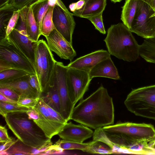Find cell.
<instances>
[{"instance_id": "cell-1", "label": "cell", "mask_w": 155, "mask_h": 155, "mask_svg": "<svg viewBox=\"0 0 155 155\" xmlns=\"http://www.w3.org/2000/svg\"><path fill=\"white\" fill-rule=\"evenodd\" d=\"M114 110L113 99L103 86L74 107L70 119L91 128L112 125Z\"/></svg>"}, {"instance_id": "cell-2", "label": "cell", "mask_w": 155, "mask_h": 155, "mask_svg": "<svg viewBox=\"0 0 155 155\" xmlns=\"http://www.w3.org/2000/svg\"><path fill=\"white\" fill-rule=\"evenodd\" d=\"M109 140L117 148V153H147L146 147L155 138L151 124L127 122L102 127Z\"/></svg>"}, {"instance_id": "cell-3", "label": "cell", "mask_w": 155, "mask_h": 155, "mask_svg": "<svg viewBox=\"0 0 155 155\" xmlns=\"http://www.w3.org/2000/svg\"><path fill=\"white\" fill-rule=\"evenodd\" d=\"M104 41L110 54L119 59L132 62L139 58L140 45L123 23L112 25Z\"/></svg>"}, {"instance_id": "cell-4", "label": "cell", "mask_w": 155, "mask_h": 155, "mask_svg": "<svg viewBox=\"0 0 155 155\" xmlns=\"http://www.w3.org/2000/svg\"><path fill=\"white\" fill-rule=\"evenodd\" d=\"M3 117L9 128L25 144L36 148L52 144L51 139L46 136L33 120L29 118L26 112L9 113Z\"/></svg>"}, {"instance_id": "cell-5", "label": "cell", "mask_w": 155, "mask_h": 155, "mask_svg": "<svg viewBox=\"0 0 155 155\" xmlns=\"http://www.w3.org/2000/svg\"><path fill=\"white\" fill-rule=\"evenodd\" d=\"M124 104L135 115L155 120V85L133 90Z\"/></svg>"}, {"instance_id": "cell-6", "label": "cell", "mask_w": 155, "mask_h": 155, "mask_svg": "<svg viewBox=\"0 0 155 155\" xmlns=\"http://www.w3.org/2000/svg\"><path fill=\"white\" fill-rule=\"evenodd\" d=\"M56 62L46 42L43 39L38 40L34 69L42 93L46 94L52 84Z\"/></svg>"}, {"instance_id": "cell-7", "label": "cell", "mask_w": 155, "mask_h": 155, "mask_svg": "<svg viewBox=\"0 0 155 155\" xmlns=\"http://www.w3.org/2000/svg\"><path fill=\"white\" fill-rule=\"evenodd\" d=\"M155 10L145 2L139 0L138 4L130 30L145 39L155 36Z\"/></svg>"}, {"instance_id": "cell-8", "label": "cell", "mask_w": 155, "mask_h": 155, "mask_svg": "<svg viewBox=\"0 0 155 155\" xmlns=\"http://www.w3.org/2000/svg\"><path fill=\"white\" fill-rule=\"evenodd\" d=\"M68 69L61 62H56L53 78L56 85L61 104L60 114L68 122L75 106L71 100L68 90L67 74Z\"/></svg>"}, {"instance_id": "cell-9", "label": "cell", "mask_w": 155, "mask_h": 155, "mask_svg": "<svg viewBox=\"0 0 155 155\" xmlns=\"http://www.w3.org/2000/svg\"><path fill=\"white\" fill-rule=\"evenodd\" d=\"M92 79L89 73L68 68L67 74V85L71 100L74 106L79 100L82 99Z\"/></svg>"}, {"instance_id": "cell-10", "label": "cell", "mask_w": 155, "mask_h": 155, "mask_svg": "<svg viewBox=\"0 0 155 155\" xmlns=\"http://www.w3.org/2000/svg\"><path fill=\"white\" fill-rule=\"evenodd\" d=\"M38 114L39 118L34 121L42 129L46 136L51 139L58 135L66 124L60 121L49 112L43 97H40L36 105L32 108Z\"/></svg>"}, {"instance_id": "cell-11", "label": "cell", "mask_w": 155, "mask_h": 155, "mask_svg": "<svg viewBox=\"0 0 155 155\" xmlns=\"http://www.w3.org/2000/svg\"><path fill=\"white\" fill-rule=\"evenodd\" d=\"M0 59L15 68L22 70L30 74H35L32 64L12 44L7 37L0 40Z\"/></svg>"}, {"instance_id": "cell-12", "label": "cell", "mask_w": 155, "mask_h": 155, "mask_svg": "<svg viewBox=\"0 0 155 155\" xmlns=\"http://www.w3.org/2000/svg\"><path fill=\"white\" fill-rule=\"evenodd\" d=\"M52 20L55 29L71 45L75 23L72 13L54 5Z\"/></svg>"}, {"instance_id": "cell-13", "label": "cell", "mask_w": 155, "mask_h": 155, "mask_svg": "<svg viewBox=\"0 0 155 155\" xmlns=\"http://www.w3.org/2000/svg\"><path fill=\"white\" fill-rule=\"evenodd\" d=\"M7 37L12 44L30 62L34 68L35 52L38 42L31 41L26 33L20 31L15 28Z\"/></svg>"}, {"instance_id": "cell-14", "label": "cell", "mask_w": 155, "mask_h": 155, "mask_svg": "<svg viewBox=\"0 0 155 155\" xmlns=\"http://www.w3.org/2000/svg\"><path fill=\"white\" fill-rule=\"evenodd\" d=\"M49 49L61 58L70 61L77 55L76 52L71 45L55 29L45 37Z\"/></svg>"}, {"instance_id": "cell-15", "label": "cell", "mask_w": 155, "mask_h": 155, "mask_svg": "<svg viewBox=\"0 0 155 155\" xmlns=\"http://www.w3.org/2000/svg\"><path fill=\"white\" fill-rule=\"evenodd\" d=\"M110 56L108 51L99 50L76 59L67 66L69 68L77 69L89 73L98 63Z\"/></svg>"}, {"instance_id": "cell-16", "label": "cell", "mask_w": 155, "mask_h": 155, "mask_svg": "<svg viewBox=\"0 0 155 155\" xmlns=\"http://www.w3.org/2000/svg\"><path fill=\"white\" fill-rule=\"evenodd\" d=\"M93 133L86 126L70 122L65 124L58 135L62 139L82 143L91 137Z\"/></svg>"}, {"instance_id": "cell-17", "label": "cell", "mask_w": 155, "mask_h": 155, "mask_svg": "<svg viewBox=\"0 0 155 155\" xmlns=\"http://www.w3.org/2000/svg\"><path fill=\"white\" fill-rule=\"evenodd\" d=\"M28 74L11 81L0 83V87L10 88L20 96L35 98L40 97L41 95L29 84L28 81Z\"/></svg>"}, {"instance_id": "cell-18", "label": "cell", "mask_w": 155, "mask_h": 155, "mask_svg": "<svg viewBox=\"0 0 155 155\" xmlns=\"http://www.w3.org/2000/svg\"><path fill=\"white\" fill-rule=\"evenodd\" d=\"M89 74L92 79L102 77L117 80L120 79L117 69L110 56L98 63L91 70Z\"/></svg>"}, {"instance_id": "cell-19", "label": "cell", "mask_w": 155, "mask_h": 155, "mask_svg": "<svg viewBox=\"0 0 155 155\" xmlns=\"http://www.w3.org/2000/svg\"><path fill=\"white\" fill-rule=\"evenodd\" d=\"M84 0L83 7L73 12V15L88 19L103 13L106 5V0Z\"/></svg>"}, {"instance_id": "cell-20", "label": "cell", "mask_w": 155, "mask_h": 155, "mask_svg": "<svg viewBox=\"0 0 155 155\" xmlns=\"http://www.w3.org/2000/svg\"><path fill=\"white\" fill-rule=\"evenodd\" d=\"M139 0H126L122 7L121 19L130 29L137 9Z\"/></svg>"}, {"instance_id": "cell-21", "label": "cell", "mask_w": 155, "mask_h": 155, "mask_svg": "<svg viewBox=\"0 0 155 155\" xmlns=\"http://www.w3.org/2000/svg\"><path fill=\"white\" fill-rule=\"evenodd\" d=\"M26 25L28 38L33 41L38 42L41 35L39 27L35 19L32 10L30 6L26 16Z\"/></svg>"}, {"instance_id": "cell-22", "label": "cell", "mask_w": 155, "mask_h": 155, "mask_svg": "<svg viewBox=\"0 0 155 155\" xmlns=\"http://www.w3.org/2000/svg\"><path fill=\"white\" fill-rule=\"evenodd\" d=\"M139 55L146 61L155 63V36L144 40L140 46Z\"/></svg>"}, {"instance_id": "cell-23", "label": "cell", "mask_w": 155, "mask_h": 155, "mask_svg": "<svg viewBox=\"0 0 155 155\" xmlns=\"http://www.w3.org/2000/svg\"><path fill=\"white\" fill-rule=\"evenodd\" d=\"M45 96L42 97L47 104L60 114V99L56 85L53 77L52 84L50 86Z\"/></svg>"}, {"instance_id": "cell-24", "label": "cell", "mask_w": 155, "mask_h": 155, "mask_svg": "<svg viewBox=\"0 0 155 155\" xmlns=\"http://www.w3.org/2000/svg\"><path fill=\"white\" fill-rule=\"evenodd\" d=\"M7 155H41L38 148L28 146L18 139L16 142L5 151Z\"/></svg>"}, {"instance_id": "cell-25", "label": "cell", "mask_w": 155, "mask_h": 155, "mask_svg": "<svg viewBox=\"0 0 155 155\" xmlns=\"http://www.w3.org/2000/svg\"><path fill=\"white\" fill-rule=\"evenodd\" d=\"M50 5H53L48 0H37L29 6L40 29L42 19Z\"/></svg>"}, {"instance_id": "cell-26", "label": "cell", "mask_w": 155, "mask_h": 155, "mask_svg": "<svg viewBox=\"0 0 155 155\" xmlns=\"http://www.w3.org/2000/svg\"><path fill=\"white\" fill-rule=\"evenodd\" d=\"M54 5H50L41 21L40 30L41 35L46 37L55 29L52 20Z\"/></svg>"}, {"instance_id": "cell-27", "label": "cell", "mask_w": 155, "mask_h": 155, "mask_svg": "<svg viewBox=\"0 0 155 155\" xmlns=\"http://www.w3.org/2000/svg\"><path fill=\"white\" fill-rule=\"evenodd\" d=\"M84 152L92 154L114 153L113 149L107 144L100 141L94 140L90 142L88 147Z\"/></svg>"}, {"instance_id": "cell-28", "label": "cell", "mask_w": 155, "mask_h": 155, "mask_svg": "<svg viewBox=\"0 0 155 155\" xmlns=\"http://www.w3.org/2000/svg\"><path fill=\"white\" fill-rule=\"evenodd\" d=\"M14 10L10 9L0 10V40L6 38V30Z\"/></svg>"}, {"instance_id": "cell-29", "label": "cell", "mask_w": 155, "mask_h": 155, "mask_svg": "<svg viewBox=\"0 0 155 155\" xmlns=\"http://www.w3.org/2000/svg\"><path fill=\"white\" fill-rule=\"evenodd\" d=\"M54 144L63 150H78L84 152L88 147L90 142L80 143L63 139H59Z\"/></svg>"}, {"instance_id": "cell-30", "label": "cell", "mask_w": 155, "mask_h": 155, "mask_svg": "<svg viewBox=\"0 0 155 155\" xmlns=\"http://www.w3.org/2000/svg\"><path fill=\"white\" fill-rule=\"evenodd\" d=\"M28 74L22 70L12 68L0 71V83L5 82L21 77Z\"/></svg>"}, {"instance_id": "cell-31", "label": "cell", "mask_w": 155, "mask_h": 155, "mask_svg": "<svg viewBox=\"0 0 155 155\" xmlns=\"http://www.w3.org/2000/svg\"><path fill=\"white\" fill-rule=\"evenodd\" d=\"M32 108L17 104L0 101V114L3 117L8 113L17 112H27Z\"/></svg>"}, {"instance_id": "cell-32", "label": "cell", "mask_w": 155, "mask_h": 155, "mask_svg": "<svg viewBox=\"0 0 155 155\" xmlns=\"http://www.w3.org/2000/svg\"><path fill=\"white\" fill-rule=\"evenodd\" d=\"M36 0H10L8 5L1 9H10L14 11L20 9L25 6H29Z\"/></svg>"}, {"instance_id": "cell-33", "label": "cell", "mask_w": 155, "mask_h": 155, "mask_svg": "<svg viewBox=\"0 0 155 155\" xmlns=\"http://www.w3.org/2000/svg\"><path fill=\"white\" fill-rule=\"evenodd\" d=\"M93 136L94 140L100 141L105 143L112 148L114 151L115 147L108 139L102 130V127L95 129Z\"/></svg>"}, {"instance_id": "cell-34", "label": "cell", "mask_w": 155, "mask_h": 155, "mask_svg": "<svg viewBox=\"0 0 155 155\" xmlns=\"http://www.w3.org/2000/svg\"><path fill=\"white\" fill-rule=\"evenodd\" d=\"M40 97H31L20 96L17 104L22 106L32 108L36 105Z\"/></svg>"}, {"instance_id": "cell-35", "label": "cell", "mask_w": 155, "mask_h": 155, "mask_svg": "<svg viewBox=\"0 0 155 155\" xmlns=\"http://www.w3.org/2000/svg\"><path fill=\"white\" fill-rule=\"evenodd\" d=\"M102 13L89 18L88 19L93 24L97 30L101 33L105 34L106 33V31L103 21Z\"/></svg>"}, {"instance_id": "cell-36", "label": "cell", "mask_w": 155, "mask_h": 155, "mask_svg": "<svg viewBox=\"0 0 155 155\" xmlns=\"http://www.w3.org/2000/svg\"><path fill=\"white\" fill-rule=\"evenodd\" d=\"M19 15V9L14 11L10 18L6 30V35L8 36L14 29L18 21Z\"/></svg>"}, {"instance_id": "cell-37", "label": "cell", "mask_w": 155, "mask_h": 155, "mask_svg": "<svg viewBox=\"0 0 155 155\" xmlns=\"http://www.w3.org/2000/svg\"><path fill=\"white\" fill-rule=\"evenodd\" d=\"M0 94L17 102L20 97V95L14 90L8 87H0Z\"/></svg>"}, {"instance_id": "cell-38", "label": "cell", "mask_w": 155, "mask_h": 155, "mask_svg": "<svg viewBox=\"0 0 155 155\" xmlns=\"http://www.w3.org/2000/svg\"><path fill=\"white\" fill-rule=\"evenodd\" d=\"M28 81L31 87L36 91L40 95H41L42 93L40 84L36 74H29L28 75Z\"/></svg>"}, {"instance_id": "cell-39", "label": "cell", "mask_w": 155, "mask_h": 155, "mask_svg": "<svg viewBox=\"0 0 155 155\" xmlns=\"http://www.w3.org/2000/svg\"><path fill=\"white\" fill-rule=\"evenodd\" d=\"M63 149L55 144L51 145L44 153L43 155L61 154L63 152Z\"/></svg>"}, {"instance_id": "cell-40", "label": "cell", "mask_w": 155, "mask_h": 155, "mask_svg": "<svg viewBox=\"0 0 155 155\" xmlns=\"http://www.w3.org/2000/svg\"><path fill=\"white\" fill-rule=\"evenodd\" d=\"M12 138L9 136L7 130L5 127L0 126V143L6 142Z\"/></svg>"}, {"instance_id": "cell-41", "label": "cell", "mask_w": 155, "mask_h": 155, "mask_svg": "<svg viewBox=\"0 0 155 155\" xmlns=\"http://www.w3.org/2000/svg\"><path fill=\"white\" fill-rule=\"evenodd\" d=\"M15 139L12 138L5 142H1L0 151H5L10 147L14 144L17 140Z\"/></svg>"}, {"instance_id": "cell-42", "label": "cell", "mask_w": 155, "mask_h": 155, "mask_svg": "<svg viewBox=\"0 0 155 155\" xmlns=\"http://www.w3.org/2000/svg\"><path fill=\"white\" fill-rule=\"evenodd\" d=\"M85 3L84 0H80L75 3H73L70 5L69 8L72 12L77 10L81 9Z\"/></svg>"}, {"instance_id": "cell-43", "label": "cell", "mask_w": 155, "mask_h": 155, "mask_svg": "<svg viewBox=\"0 0 155 155\" xmlns=\"http://www.w3.org/2000/svg\"><path fill=\"white\" fill-rule=\"evenodd\" d=\"M146 149L147 153H155V138L148 143Z\"/></svg>"}, {"instance_id": "cell-44", "label": "cell", "mask_w": 155, "mask_h": 155, "mask_svg": "<svg viewBox=\"0 0 155 155\" xmlns=\"http://www.w3.org/2000/svg\"><path fill=\"white\" fill-rule=\"evenodd\" d=\"M12 68H15L7 62L0 59V71Z\"/></svg>"}, {"instance_id": "cell-45", "label": "cell", "mask_w": 155, "mask_h": 155, "mask_svg": "<svg viewBox=\"0 0 155 155\" xmlns=\"http://www.w3.org/2000/svg\"><path fill=\"white\" fill-rule=\"evenodd\" d=\"M26 113L30 119L36 120L39 118V116L38 113L32 108L26 112Z\"/></svg>"}, {"instance_id": "cell-46", "label": "cell", "mask_w": 155, "mask_h": 155, "mask_svg": "<svg viewBox=\"0 0 155 155\" xmlns=\"http://www.w3.org/2000/svg\"><path fill=\"white\" fill-rule=\"evenodd\" d=\"M0 101L12 104H17V102L0 94Z\"/></svg>"}, {"instance_id": "cell-47", "label": "cell", "mask_w": 155, "mask_h": 155, "mask_svg": "<svg viewBox=\"0 0 155 155\" xmlns=\"http://www.w3.org/2000/svg\"><path fill=\"white\" fill-rule=\"evenodd\" d=\"M53 5H56L64 9H67L61 0H48Z\"/></svg>"}, {"instance_id": "cell-48", "label": "cell", "mask_w": 155, "mask_h": 155, "mask_svg": "<svg viewBox=\"0 0 155 155\" xmlns=\"http://www.w3.org/2000/svg\"><path fill=\"white\" fill-rule=\"evenodd\" d=\"M10 0H0V9L8 5Z\"/></svg>"}, {"instance_id": "cell-49", "label": "cell", "mask_w": 155, "mask_h": 155, "mask_svg": "<svg viewBox=\"0 0 155 155\" xmlns=\"http://www.w3.org/2000/svg\"><path fill=\"white\" fill-rule=\"evenodd\" d=\"M149 5L155 10V0H150Z\"/></svg>"}, {"instance_id": "cell-50", "label": "cell", "mask_w": 155, "mask_h": 155, "mask_svg": "<svg viewBox=\"0 0 155 155\" xmlns=\"http://www.w3.org/2000/svg\"><path fill=\"white\" fill-rule=\"evenodd\" d=\"M114 3L120 2L122 0H110Z\"/></svg>"}, {"instance_id": "cell-51", "label": "cell", "mask_w": 155, "mask_h": 155, "mask_svg": "<svg viewBox=\"0 0 155 155\" xmlns=\"http://www.w3.org/2000/svg\"><path fill=\"white\" fill-rule=\"evenodd\" d=\"M143 1H144L146 2V3H147L149 4L150 3V0H141Z\"/></svg>"}, {"instance_id": "cell-52", "label": "cell", "mask_w": 155, "mask_h": 155, "mask_svg": "<svg viewBox=\"0 0 155 155\" xmlns=\"http://www.w3.org/2000/svg\"><path fill=\"white\" fill-rule=\"evenodd\" d=\"M155 16V13L152 15L151 17H153V16Z\"/></svg>"}]
</instances>
